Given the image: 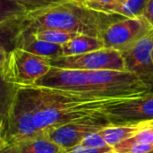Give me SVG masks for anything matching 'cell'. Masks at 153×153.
Masks as SVG:
<instances>
[{"instance_id":"obj_1","label":"cell","mask_w":153,"mask_h":153,"mask_svg":"<svg viewBox=\"0 0 153 153\" xmlns=\"http://www.w3.org/2000/svg\"><path fill=\"white\" fill-rule=\"evenodd\" d=\"M13 7L2 13V34L11 42L25 33L45 30H58L100 37L104 30L119 15H110L86 9L68 0H55L44 4Z\"/></svg>"},{"instance_id":"obj_2","label":"cell","mask_w":153,"mask_h":153,"mask_svg":"<svg viewBox=\"0 0 153 153\" xmlns=\"http://www.w3.org/2000/svg\"><path fill=\"white\" fill-rule=\"evenodd\" d=\"M35 86L72 91L96 98L135 99L153 93L135 74L114 70H71L51 67Z\"/></svg>"},{"instance_id":"obj_3","label":"cell","mask_w":153,"mask_h":153,"mask_svg":"<svg viewBox=\"0 0 153 153\" xmlns=\"http://www.w3.org/2000/svg\"><path fill=\"white\" fill-rule=\"evenodd\" d=\"M35 101L34 119L39 134L96 113L118 103L124 99L91 97L81 93L57 89L33 86Z\"/></svg>"},{"instance_id":"obj_4","label":"cell","mask_w":153,"mask_h":153,"mask_svg":"<svg viewBox=\"0 0 153 153\" xmlns=\"http://www.w3.org/2000/svg\"><path fill=\"white\" fill-rule=\"evenodd\" d=\"M32 87L17 88L2 82L0 144H19L39 135Z\"/></svg>"},{"instance_id":"obj_5","label":"cell","mask_w":153,"mask_h":153,"mask_svg":"<svg viewBox=\"0 0 153 153\" xmlns=\"http://www.w3.org/2000/svg\"><path fill=\"white\" fill-rule=\"evenodd\" d=\"M50 59L18 48L1 49V79L17 88L35 86L51 69Z\"/></svg>"},{"instance_id":"obj_6","label":"cell","mask_w":153,"mask_h":153,"mask_svg":"<svg viewBox=\"0 0 153 153\" xmlns=\"http://www.w3.org/2000/svg\"><path fill=\"white\" fill-rule=\"evenodd\" d=\"M152 30L153 27L143 16L137 18L120 17L104 30L101 39L105 44V48L122 53Z\"/></svg>"},{"instance_id":"obj_7","label":"cell","mask_w":153,"mask_h":153,"mask_svg":"<svg viewBox=\"0 0 153 153\" xmlns=\"http://www.w3.org/2000/svg\"><path fill=\"white\" fill-rule=\"evenodd\" d=\"M111 126L104 111H101L57 127L46 135L61 146L66 153H69L77 147L87 135L99 133Z\"/></svg>"},{"instance_id":"obj_8","label":"cell","mask_w":153,"mask_h":153,"mask_svg":"<svg viewBox=\"0 0 153 153\" xmlns=\"http://www.w3.org/2000/svg\"><path fill=\"white\" fill-rule=\"evenodd\" d=\"M50 64L52 67L61 69L126 71L121 53L108 48H103L82 55L61 56L51 59Z\"/></svg>"},{"instance_id":"obj_9","label":"cell","mask_w":153,"mask_h":153,"mask_svg":"<svg viewBox=\"0 0 153 153\" xmlns=\"http://www.w3.org/2000/svg\"><path fill=\"white\" fill-rule=\"evenodd\" d=\"M104 113L112 126H134L153 121V93L110 105Z\"/></svg>"},{"instance_id":"obj_10","label":"cell","mask_w":153,"mask_h":153,"mask_svg":"<svg viewBox=\"0 0 153 153\" xmlns=\"http://www.w3.org/2000/svg\"><path fill=\"white\" fill-rule=\"evenodd\" d=\"M121 55L126 72L153 88V30Z\"/></svg>"},{"instance_id":"obj_11","label":"cell","mask_w":153,"mask_h":153,"mask_svg":"<svg viewBox=\"0 0 153 153\" xmlns=\"http://www.w3.org/2000/svg\"><path fill=\"white\" fill-rule=\"evenodd\" d=\"M10 44L12 45V48H18L33 55L46 57L50 60L63 56L62 45L40 40L30 33L17 36L10 42Z\"/></svg>"},{"instance_id":"obj_12","label":"cell","mask_w":153,"mask_h":153,"mask_svg":"<svg viewBox=\"0 0 153 153\" xmlns=\"http://www.w3.org/2000/svg\"><path fill=\"white\" fill-rule=\"evenodd\" d=\"M63 56H76L105 48V44L100 37L79 34L70 41L62 45Z\"/></svg>"},{"instance_id":"obj_13","label":"cell","mask_w":153,"mask_h":153,"mask_svg":"<svg viewBox=\"0 0 153 153\" xmlns=\"http://www.w3.org/2000/svg\"><path fill=\"white\" fill-rule=\"evenodd\" d=\"M18 145L21 153H66L46 134H39Z\"/></svg>"},{"instance_id":"obj_14","label":"cell","mask_w":153,"mask_h":153,"mask_svg":"<svg viewBox=\"0 0 153 153\" xmlns=\"http://www.w3.org/2000/svg\"><path fill=\"white\" fill-rule=\"evenodd\" d=\"M142 128L141 124L134 126H111L104 128L100 133L106 143L108 146L114 147L135 135Z\"/></svg>"},{"instance_id":"obj_15","label":"cell","mask_w":153,"mask_h":153,"mask_svg":"<svg viewBox=\"0 0 153 153\" xmlns=\"http://www.w3.org/2000/svg\"><path fill=\"white\" fill-rule=\"evenodd\" d=\"M125 1L126 0H78L71 2L97 13L114 15L113 13L121 6Z\"/></svg>"},{"instance_id":"obj_16","label":"cell","mask_w":153,"mask_h":153,"mask_svg":"<svg viewBox=\"0 0 153 153\" xmlns=\"http://www.w3.org/2000/svg\"><path fill=\"white\" fill-rule=\"evenodd\" d=\"M149 0H126L114 13V15H119L124 18H137L143 16Z\"/></svg>"},{"instance_id":"obj_17","label":"cell","mask_w":153,"mask_h":153,"mask_svg":"<svg viewBox=\"0 0 153 153\" xmlns=\"http://www.w3.org/2000/svg\"><path fill=\"white\" fill-rule=\"evenodd\" d=\"M30 34L34 35L37 39L40 40H45V41L58 44V45H64L79 35L78 33L65 31V30H39L36 32H31Z\"/></svg>"},{"instance_id":"obj_18","label":"cell","mask_w":153,"mask_h":153,"mask_svg":"<svg viewBox=\"0 0 153 153\" xmlns=\"http://www.w3.org/2000/svg\"><path fill=\"white\" fill-rule=\"evenodd\" d=\"M79 145L83 147H90V148H104L108 146L100 132L87 135Z\"/></svg>"},{"instance_id":"obj_19","label":"cell","mask_w":153,"mask_h":153,"mask_svg":"<svg viewBox=\"0 0 153 153\" xmlns=\"http://www.w3.org/2000/svg\"><path fill=\"white\" fill-rule=\"evenodd\" d=\"M69 153H116V152L111 146H107L104 148H90L78 145Z\"/></svg>"},{"instance_id":"obj_20","label":"cell","mask_w":153,"mask_h":153,"mask_svg":"<svg viewBox=\"0 0 153 153\" xmlns=\"http://www.w3.org/2000/svg\"><path fill=\"white\" fill-rule=\"evenodd\" d=\"M52 1H55V0H16L13 4L22 6V7H31V6L44 4Z\"/></svg>"},{"instance_id":"obj_21","label":"cell","mask_w":153,"mask_h":153,"mask_svg":"<svg viewBox=\"0 0 153 153\" xmlns=\"http://www.w3.org/2000/svg\"><path fill=\"white\" fill-rule=\"evenodd\" d=\"M0 153H21L18 144H0Z\"/></svg>"},{"instance_id":"obj_22","label":"cell","mask_w":153,"mask_h":153,"mask_svg":"<svg viewBox=\"0 0 153 153\" xmlns=\"http://www.w3.org/2000/svg\"><path fill=\"white\" fill-rule=\"evenodd\" d=\"M143 17L151 23L153 27V0H149L145 12L143 13Z\"/></svg>"},{"instance_id":"obj_23","label":"cell","mask_w":153,"mask_h":153,"mask_svg":"<svg viewBox=\"0 0 153 153\" xmlns=\"http://www.w3.org/2000/svg\"><path fill=\"white\" fill-rule=\"evenodd\" d=\"M143 127H145V128H151V129H153V121H151V122H146V123H143L141 124Z\"/></svg>"},{"instance_id":"obj_24","label":"cell","mask_w":153,"mask_h":153,"mask_svg":"<svg viewBox=\"0 0 153 153\" xmlns=\"http://www.w3.org/2000/svg\"><path fill=\"white\" fill-rule=\"evenodd\" d=\"M6 1H8V2H11V3H14L16 0H6Z\"/></svg>"},{"instance_id":"obj_25","label":"cell","mask_w":153,"mask_h":153,"mask_svg":"<svg viewBox=\"0 0 153 153\" xmlns=\"http://www.w3.org/2000/svg\"><path fill=\"white\" fill-rule=\"evenodd\" d=\"M69 1H78V0H69Z\"/></svg>"},{"instance_id":"obj_26","label":"cell","mask_w":153,"mask_h":153,"mask_svg":"<svg viewBox=\"0 0 153 153\" xmlns=\"http://www.w3.org/2000/svg\"><path fill=\"white\" fill-rule=\"evenodd\" d=\"M150 153H153V152H150Z\"/></svg>"}]
</instances>
